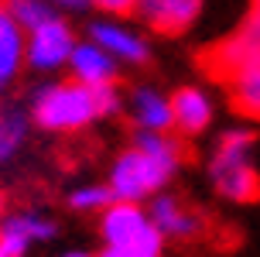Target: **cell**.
I'll return each mask as SVG.
<instances>
[{
  "mask_svg": "<svg viewBox=\"0 0 260 257\" xmlns=\"http://www.w3.org/2000/svg\"><path fill=\"white\" fill-rule=\"evenodd\" d=\"M55 257H96V250H86V247H65Z\"/></svg>",
  "mask_w": 260,
  "mask_h": 257,
  "instance_id": "d6986e66",
  "label": "cell"
},
{
  "mask_svg": "<svg viewBox=\"0 0 260 257\" xmlns=\"http://www.w3.org/2000/svg\"><path fill=\"white\" fill-rule=\"evenodd\" d=\"M96 257H165L168 244L154 230L147 203L113 199L96 216Z\"/></svg>",
  "mask_w": 260,
  "mask_h": 257,
  "instance_id": "277c9868",
  "label": "cell"
},
{
  "mask_svg": "<svg viewBox=\"0 0 260 257\" xmlns=\"http://www.w3.org/2000/svg\"><path fill=\"white\" fill-rule=\"evenodd\" d=\"M209 189L230 206L260 203V165H257V130L250 124L222 127L206 151Z\"/></svg>",
  "mask_w": 260,
  "mask_h": 257,
  "instance_id": "3957f363",
  "label": "cell"
},
{
  "mask_svg": "<svg viewBox=\"0 0 260 257\" xmlns=\"http://www.w3.org/2000/svg\"><path fill=\"white\" fill-rule=\"evenodd\" d=\"M58 237V216L45 206H7L0 216V257H31Z\"/></svg>",
  "mask_w": 260,
  "mask_h": 257,
  "instance_id": "52a82bcc",
  "label": "cell"
},
{
  "mask_svg": "<svg viewBox=\"0 0 260 257\" xmlns=\"http://www.w3.org/2000/svg\"><path fill=\"white\" fill-rule=\"evenodd\" d=\"M89 14H103V17H130L134 14V0H86Z\"/></svg>",
  "mask_w": 260,
  "mask_h": 257,
  "instance_id": "ac0fdd59",
  "label": "cell"
},
{
  "mask_svg": "<svg viewBox=\"0 0 260 257\" xmlns=\"http://www.w3.org/2000/svg\"><path fill=\"white\" fill-rule=\"evenodd\" d=\"M188 165V148L175 134H130V141L113 154L103 182L113 199L123 203H151L157 192L171 189V182Z\"/></svg>",
  "mask_w": 260,
  "mask_h": 257,
  "instance_id": "7a4b0ae2",
  "label": "cell"
},
{
  "mask_svg": "<svg viewBox=\"0 0 260 257\" xmlns=\"http://www.w3.org/2000/svg\"><path fill=\"white\" fill-rule=\"evenodd\" d=\"M7 213V195H4V189H0V216Z\"/></svg>",
  "mask_w": 260,
  "mask_h": 257,
  "instance_id": "ffe728a7",
  "label": "cell"
},
{
  "mask_svg": "<svg viewBox=\"0 0 260 257\" xmlns=\"http://www.w3.org/2000/svg\"><path fill=\"white\" fill-rule=\"evenodd\" d=\"M250 59H260V0H247L240 24L226 38H219L216 45H209L202 51V69L209 79L219 82L230 69L250 62Z\"/></svg>",
  "mask_w": 260,
  "mask_h": 257,
  "instance_id": "ba28073f",
  "label": "cell"
},
{
  "mask_svg": "<svg viewBox=\"0 0 260 257\" xmlns=\"http://www.w3.org/2000/svg\"><path fill=\"white\" fill-rule=\"evenodd\" d=\"M31 137H35V124H31L24 100L4 96L0 100V172L14 168L24 158L31 148Z\"/></svg>",
  "mask_w": 260,
  "mask_h": 257,
  "instance_id": "4fadbf2b",
  "label": "cell"
},
{
  "mask_svg": "<svg viewBox=\"0 0 260 257\" xmlns=\"http://www.w3.org/2000/svg\"><path fill=\"white\" fill-rule=\"evenodd\" d=\"M86 38L96 41L120 69H144V65L151 62V55H154L151 35L134 17H103V14H92L89 24H86Z\"/></svg>",
  "mask_w": 260,
  "mask_h": 257,
  "instance_id": "8992f818",
  "label": "cell"
},
{
  "mask_svg": "<svg viewBox=\"0 0 260 257\" xmlns=\"http://www.w3.org/2000/svg\"><path fill=\"white\" fill-rule=\"evenodd\" d=\"M216 127V100L206 86L185 82L171 90V134L182 137L185 144L206 137Z\"/></svg>",
  "mask_w": 260,
  "mask_h": 257,
  "instance_id": "8fae6325",
  "label": "cell"
},
{
  "mask_svg": "<svg viewBox=\"0 0 260 257\" xmlns=\"http://www.w3.org/2000/svg\"><path fill=\"white\" fill-rule=\"evenodd\" d=\"M120 113L130 134H168L171 130V93L154 82H137L123 93Z\"/></svg>",
  "mask_w": 260,
  "mask_h": 257,
  "instance_id": "7c38bea8",
  "label": "cell"
},
{
  "mask_svg": "<svg viewBox=\"0 0 260 257\" xmlns=\"http://www.w3.org/2000/svg\"><path fill=\"white\" fill-rule=\"evenodd\" d=\"M79 41V31L72 27V21L65 14H52L41 24L24 31V65L31 76L48 79V76H62L69 55Z\"/></svg>",
  "mask_w": 260,
  "mask_h": 257,
  "instance_id": "5b68a950",
  "label": "cell"
},
{
  "mask_svg": "<svg viewBox=\"0 0 260 257\" xmlns=\"http://www.w3.org/2000/svg\"><path fill=\"white\" fill-rule=\"evenodd\" d=\"M222 93H226V103L240 120H247L250 127L260 124V59H250V62L230 69L226 76L219 79Z\"/></svg>",
  "mask_w": 260,
  "mask_h": 257,
  "instance_id": "9a60e30c",
  "label": "cell"
},
{
  "mask_svg": "<svg viewBox=\"0 0 260 257\" xmlns=\"http://www.w3.org/2000/svg\"><path fill=\"white\" fill-rule=\"evenodd\" d=\"M65 209L69 213H76V216H100L106 206L113 203V192H110V185L103 179H82V182H72L69 189H65Z\"/></svg>",
  "mask_w": 260,
  "mask_h": 257,
  "instance_id": "e0dca14e",
  "label": "cell"
},
{
  "mask_svg": "<svg viewBox=\"0 0 260 257\" xmlns=\"http://www.w3.org/2000/svg\"><path fill=\"white\" fill-rule=\"evenodd\" d=\"M120 103H123L120 86H82L69 76H48L38 79L24 106L38 134L76 137L103 120L120 117Z\"/></svg>",
  "mask_w": 260,
  "mask_h": 257,
  "instance_id": "6da1fadb",
  "label": "cell"
},
{
  "mask_svg": "<svg viewBox=\"0 0 260 257\" xmlns=\"http://www.w3.org/2000/svg\"><path fill=\"white\" fill-rule=\"evenodd\" d=\"M65 76L82 82V86H120L123 69H120L96 41H89L86 35H79L76 48L69 55V65H65Z\"/></svg>",
  "mask_w": 260,
  "mask_h": 257,
  "instance_id": "5bb4252c",
  "label": "cell"
},
{
  "mask_svg": "<svg viewBox=\"0 0 260 257\" xmlns=\"http://www.w3.org/2000/svg\"><path fill=\"white\" fill-rule=\"evenodd\" d=\"M24 76H27L24 31L14 24V17L0 7V100L4 96H14V90L21 86Z\"/></svg>",
  "mask_w": 260,
  "mask_h": 257,
  "instance_id": "2e32d148",
  "label": "cell"
},
{
  "mask_svg": "<svg viewBox=\"0 0 260 257\" xmlns=\"http://www.w3.org/2000/svg\"><path fill=\"white\" fill-rule=\"evenodd\" d=\"M0 7H4V0H0Z\"/></svg>",
  "mask_w": 260,
  "mask_h": 257,
  "instance_id": "44dd1931",
  "label": "cell"
},
{
  "mask_svg": "<svg viewBox=\"0 0 260 257\" xmlns=\"http://www.w3.org/2000/svg\"><path fill=\"white\" fill-rule=\"evenodd\" d=\"M206 11V0H134V21L151 38H185Z\"/></svg>",
  "mask_w": 260,
  "mask_h": 257,
  "instance_id": "30bf717a",
  "label": "cell"
},
{
  "mask_svg": "<svg viewBox=\"0 0 260 257\" xmlns=\"http://www.w3.org/2000/svg\"><path fill=\"white\" fill-rule=\"evenodd\" d=\"M147 213H151V223L154 230L165 237V244H175V247H195L202 244L212 226L202 209H195L192 203H185L178 192H157L151 203H147Z\"/></svg>",
  "mask_w": 260,
  "mask_h": 257,
  "instance_id": "9c48e42d",
  "label": "cell"
}]
</instances>
